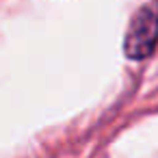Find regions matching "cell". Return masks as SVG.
Listing matches in <instances>:
<instances>
[{
	"label": "cell",
	"mask_w": 158,
	"mask_h": 158,
	"mask_svg": "<svg viewBox=\"0 0 158 158\" xmlns=\"http://www.w3.org/2000/svg\"><path fill=\"white\" fill-rule=\"evenodd\" d=\"M158 44V2H147L139 7L128 24L123 39V54L132 61L147 59Z\"/></svg>",
	"instance_id": "obj_1"
}]
</instances>
